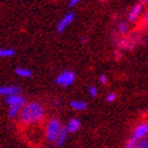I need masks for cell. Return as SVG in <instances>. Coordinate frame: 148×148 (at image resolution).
Listing matches in <instances>:
<instances>
[{"label":"cell","instance_id":"cell-1","mask_svg":"<svg viewBox=\"0 0 148 148\" xmlns=\"http://www.w3.org/2000/svg\"><path fill=\"white\" fill-rule=\"evenodd\" d=\"M21 122L25 125H34L39 124L45 118V108L40 102H29L21 111Z\"/></svg>","mask_w":148,"mask_h":148},{"label":"cell","instance_id":"cell-2","mask_svg":"<svg viewBox=\"0 0 148 148\" xmlns=\"http://www.w3.org/2000/svg\"><path fill=\"white\" fill-rule=\"evenodd\" d=\"M63 130V127L60 122H59L57 118H52V119H49L46 124V138L48 142H53L56 143V141L58 140V136L60 135V132Z\"/></svg>","mask_w":148,"mask_h":148},{"label":"cell","instance_id":"cell-3","mask_svg":"<svg viewBox=\"0 0 148 148\" xmlns=\"http://www.w3.org/2000/svg\"><path fill=\"white\" fill-rule=\"evenodd\" d=\"M73 81H75V73L70 70H64L57 76L56 83L62 87H69L73 83Z\"/></svg>","mask_w":148,"mask_h":148},{"label":"cell","instance_id":"cell-4","mask_svg":"<svg viewBox=\"0 0 148 148\" xmlns=\"http://www.w3.org/2000/svg\"><path fill=\"white\" fill-rule=\"evenodd\" d=\"M5 102H6V105L9 107L23 108L25 106V98L22 97L21 94H16V95H11V97L6 98Z\"/></svg>","mask_w":148,"mask_h":148},{"label":"cell","instance_id":"cell-5","mask_svg":"<svg viewBox=\"0 0 148 148\" xmlns=\"http://www.w3.org/2000/svg\"><path fill=\"white\" fill-rule=\"evenodd\" d=\"M73 19H75V14H73V12H68V13H66L65 16L58 22V24H57V32H58V34H62L65 29L72 23Z\"/></svg>","mask_w":148,"mask_h":148},{"label":"cell","instance_id":"cell-6","mask_svg":"<svg viewBox=\"0 0 148 148\" xmlns=\"http://www.w3.org/2000/svg\"><path fill=\"white\" fill-rule=\"evenodd\" d=\"M147 135H148V123H141V124H138L136 129L134 130L132 137H134L136 141H140V140L146 138Z\"/></svg>","mask_w":148,"mask_h":148},{"label":"cell","instance_id":"cell-7","mask_svg":"<svg viewBox=\"0 0 148 148\" xmlns=\"http://www.w3.org/2000/svg\"><path fill=\"white\" fill-rule=\"evenodd\" d=\"M21 94V88L17 86H0V97L9 98L11 95Z\"/></svg>","mask_w":148,"mask_h":148},{"label":"cell","instance_id":"cell-8","mask_svg":"<svg viewBox=\"0 0 148 148\" xmlns=\"http://www.w3.org/2000/svg\"><path fill=\"white\" fill-rule=\"evenodd\" d=\"M142 11V5L141 4H136L129 12V21L130 22H135L137 19V17L140 16V13Z\"/></svg>","mask_w":148,"mask_h":148},{"label":"cell","instance_id":"cell-9","mask_svg":"<svg viewBox=\"0 0 148 148\" xmlns=\"http://www.w3.org/2000/svg\"><path fill=\"white\" fill-rule=\"evenodd\" d=\"M81 128V122L77 119V118H72V119L69 121L68 125H66V129H68L69 132H77Z\"/></svg>","mask_w":148,"mask_h":148},{"label":"cell","instance_id":"cell-10","mask_svg":"<svg viewBox=\"0 0 148 148\" xmlns=\"http://www.w3.org/2000/svg\"><path fill=\"white\" fill-rule=\"evenodd\" d=\"M68 136H69V131H68V129L66 128H63V130H62V132H60V135L58 136V140L56 141V146L57 147H62L65 142H66V140H68Z\"/></svg>","mask_w":148,"mask_h":148},{"label":"cell","instance_id":"cell-11","mask_svg":"<svg viewBox=\"0 0 148 148\" xmlns=\"http://www.w3.org/2000/svg\"><path fill=\"white\" fill-rule=\"evenodd\" d=\"M70 106L76 111H83V110L87 108V103L82 100H72L70 102Z\"/></svg>","mask_w":148,"mask_h":148},{"label":"cell","instance_id":"cell-12","mask_svg":"<svg viewBox=\"0 0 148 148\" xmlns=\"http://www.w3.org/2000/svg\"><path fill=\"white\" fill-rule=\"evenodd\" d=\"M16 73L19 77H23V78L32 77V71L29 69H25V68H17L16 69Z\"/></svg>","mask_w":148,"mask_h":148},{"label":"cell","instance_id":"cell-13","mask_svg":"<svg viewBox=\"0 0 148 148\" xmlns=\"http://www.w3.org/2000/svg\"><path fill=\"white\" fill-rule=\"evenodd\" d=\"M14 56V51L11 48H1L0 47V57L3 58H9Z\"/></svg>","mask_w":148,"mask_h":148},{"label":"cell","instance_id":"cell-14","mask_svg":"<svg viewBox=\"0 0 148 148\" xmlns=\"http://www.w3.org/2000/svg\"><path fill=\"white\" fill-rule=\"evenodd\" d=\"M21 111H22V108H18V107H9L7 114H9L10 118H16L18 114H21Z\"/></svg>","mask_w":148,"mask_h":148},{"label":"cell","instance_id":"cell-15","mask_svg":"<svg viewBox=\"0 0 148 148\" xmlns=\"http://www.w3.org/2000/svg\"><path fill=\"white\" fill-rule=\"evenodd\" d=\"M136 148H148V137L143 138V140H140L136 143Z\"/></svg>","mask_w":148,"mask_h":148},{"label":"cell","instance_id":"cell-16","mask_svg":"<svg viewBox=\"0 0 148 148\" xmlns=\"http://www.w3.org/2000/svg\"><path fill=\"white\" fill-rule=\"evenodd\" d=\"M118 32L121 34H127L128 33V24L124 23V22L119 23V25H118Z\"/></svg>","mask_w":148,"mask_h":148},{"label":"cell","instance_id":"cell-17","mask_svg":"<svg viewBox=\"0 0 148 148\" xmlns=\"http://www.w3.org/2000/svg\"><path fill=\"white\" fill-rule=\"evenodd\" d=\"M136 143H137V141L134 138V137H131L129 141L127 142V145H125V147L124 148H136Z\"/></svg>","mask_w":148,"mask_h":148},{"label":"cell","instance_id":"cell-18","mask_svg":"<svg viewBox=\"0 0 148 148\" xmlns=\"http://www.w3.org/2000/svg\"><path fill=\"white\" fill-rule=\"evenodd\" d=\"M88 93H89V95L92 98H95L98 95V89L94 86H89L88 87Z\"/></svg>","mask_w":148,"mask_h":148},{"label":"cell","instance_id":"cell-19","mask_svg":"<svg viewBox=\"0 0 148 148\" xmlns=\"http://www.w3.org/2000/svg\"><path fill=\"white\" fill-rule=\"evenodd\" d=\"M106 100L108 101V102H112V101H114L116 100V94L114 93H110L107 97H106Z\"/></svg>","mask_w":148,"mask_h":148},{"label":"cell","instance_id":"cell-20","mask_svg":"<svg viewBox=\"0 0 148 148\" xmlns=\"http://www.w3.org/2000/svg\"><path fill=\"white\" fill-rule=\"evenodd\" d=\"M99 79H100V82H101L102 84H105V83L107 82V77H106V75H100Z\"/></svg>","mask_w":148,"mask_h":148},{"label":"cell","instance_id":"cell-21","mask_svg":"<svg viewBox=\"0 0 148 148\" xmlns=\"http://www.w3.org/2000/svg\"><path fill=\"white\" fill-rule=\"evenodd\" d=\"M77 4H78V0H71V1H69V6H70V7L76 6Z\"/></svg>","mask_w":148,"mask_h":148},{"label":"cell","instance_id":"cell-22","mask_svg":"<svg viewBox=\"0 0 148 148\" xmlns=\"http://www.w3.org/2000/svg\"><path fill=\"white\" fill-rule=\"evenodd\" d=\"M145 22H146V23L148 24V12L145 14Z\"/></svg>","mask_w":148,"mask_h":148}]
</instances>
